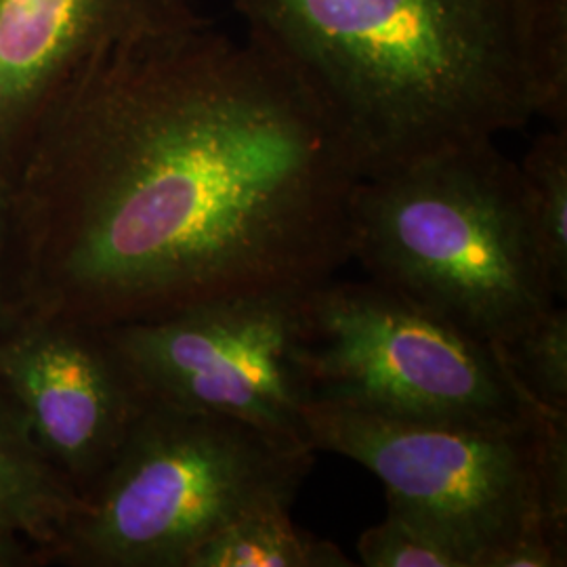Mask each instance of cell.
I'll list each match as a JSON object with an SVG mask.
<instances>
[{
    "label": "cell",
    "mask_w": 567,
    "mask_h": 567,
    "mask_svg": "<svg viewBox=\"0 0 567 567\" xmlns=\"http://www.w3.org/2000/svg\"><path fill=\"white\" fill-rule=\"evenodd\" d=\"M362 171L318 97L208 21L91 63L11 171L21 311L112 328L307 292L351 261Z\"/></svg>",
    "instance_id": "cell-1"
},
{
    "label": "cell",
    "mask_w": 567,
    "mask_h": 567,
    "mask_svg": "<svg viewBox=\"0 0 567 567\" xmlns=\"http://www.w3.org/2000/svg\"><path fill=\"white\" fill-rule=\"evenodd\" d=\"M324 105L362 177L547 116L534 0H231Z\"/></svg>",
    "instance_id": "cell-2"
},
{
    "label": "cell",
    "mask_w": 567,
    "mask_h": 567,
    "mask_svg": "<svg viewBox=\"0 0 567 567\" xmlns=\"http://www.w3.org/2000/svg\"><path fill=\"white\" fill-rule=\"evenodd\" d=\"M351 259L498 347L557 303L519 164L496 140L364 177L351 204Z\"/></svg>",
    "instance_id": "cell-3"
},
{
    "label": "cell",
    "mask_w": 567,
    "mask_h": 567,
    "mask_svg": "<svg viewBox=\"0 0 567 567\" xmlns=\"http://www.w3.org/2000/svg\"><path fill=\"white\" fill-rule=\"evenodd\" d=\"M313 454L299 440L236 419L147 402L42 561L187 567L229 522L290 508Z\"/></svg>",
    "instance_id": "cell-4"
},
{
    "label": "cell",
    "mask_w": 567,
    "mask_h": 567,
    "mask_svg": "<svg viewBox=\"0 0 567 567\" xmlns=\"http://www.w3.org/2000/svg\"><path fill=\"white\" fill-rule=\"evenodd\" d=\"M540 405L513 423H473L311 400L305 442L365 466L383 482L389 513L444 538L466 567H489L527 527L567 534L548 507Z\"/></svg>",
    "instance_id": "cell-5"
},
{
    "label": "cell",
    "mask_w": 567,
    "mask_h": 567,
    "mask_svg": "<svg viewBox=\"0 0 567 567\" xmlns=\"http://www.w3.org/2000/svg\"><path fill=\"white\" fill-rule=\"evenodd\" d=\"M311 400L395 416L513 423L534 398L498 344L377 280L305 292Z\"/></svg>",
    "instance_id": "cell-6"
},
{
    "label": "cell",
    "mask_w": 567,
    "mask_h": 567,
    "mask_svg": "<svg viewBox=\"0 0 567 567\" xmlns=\"http://www.w3.org/2000/svg\"><path fill=\"white\" fill-rule=\"evenodd\" d=\"M105 332L147 402L219 414L307 444L305 292L225 297Z\"/></svg>",
    "instance_id": "cell-7"
},
{
    "label": "cell",
    "mask_w": 567,
    "mask_h": 567,
    "mask_svg": "<svg viewBox=\"0 0 567 567\" xmlns=\"http://www.w3.org/2000/svg\"><path fill=\"white\" fill-rule=\"evenodd\" d=\"M0 386L81 496L147 404L105 328L25 311L0 339Z\"/></svg>",
    "instance_id": "cell-8"
},
{
    "label": "cell",
    "mask_w": 567,
    "mask_h": 567,
    "mask_svg": "<svg viewBox=\"0 0 567 567\" xmlns=\"http://www.w3.org/2000/svg\"><path fill=\"white\" fill-rule=\"evenodd\" d=\"M204 21L196 0H0V164L91 63Z\"/></svg>",
    "instance_id": "cell-9"
},
{
    "label": "cell",
    "mask_w": 567,
    "mask_h": 567,
    "mask_svg": "<svg viewBox=\"0 0 567 567\" xmlns=\"http://www.w3.org/2000/svg\"><path fill=\"white\" fill-rule=\"evenodd\" d=\"M82 496L37 444L18 404L0 386V529L42 550L81 507Z\"/></svg>",
    "instance_id": "cell-10"
},
{
    "label": "cell",
    "mask_w": 567,
    "mask_h": 567,
    "mask_svg": "<svg viewBox=\"0 0 567 567\" xmlns=\"http://www.w3.org/2000/svg\"><path fill=\"white\" fill-rule=\"evenodd\" d=\"M334 543L305 532L290 508L250 511L217 529L187 567H351Z\"/></svg>",
    "instance_id": "cell-11"
},
{
    "label": "cell",
    "mask_w": 567,
    "mask_h": 567,
    "mask_svg": "<svg viewBox=\"0 0 567 567\" xmlns=\"http://www.w3.org/2000/svg\"><path fill=\"white\" fill-rule=\"evenodd\" d=\"M517 164L536 248L559 301L567 295V126H550Z\"/></svg>",
    "instance_id": "cell-12"
},
{
    "label": "cell",
    "mask_w": 567,
    "mask_h": 567,
    "mask_svg": "<svg viewBox=\"0 0 567 567\" xmlns=\"http://www.w3.org/2000/svg\"><path fill=\"white\" fill-rule=\"evenodd\" d=\"M513 377L536 402L567 412V311L559 303L498 347Z\"/></svg>",
    "instance_id": "cell-13"
},
{
    "label": "cell",
    "mask_w": 567,
    "mask_h": 567,
    "mask_svg": "<svg viewBox=\"0 0 567 567\" xmlns=\"http://www.w3.org/2000/svg\"><path fill=\"white\" fill-rule=\"evenodd\" d=\"M358 555L368 567H466L444 538L389 511L381 524L362 532Z\"/></svg>",
    "instance_id": "cell-14"
},
{
    "label": "cell",
    "mask_w": 567,
    "mask_h": 567,
    "mask_svg": "<svg viewBox=\"0 0 567 567\" xmlns=\"http://www.w3.org/2000/svg\"><path fill=\"white\" fill-rule=\"evenodd\" d=\"M532 61L550 126H567V0H534Z\"/></svg>",
    "instance_id": "cell-15"
},
{
    "label": "cell",
    "mask_w": 567,
    "mask_h": 567,
    "mask_svg": "<svg viewBox=\"0 0 567 567\" xmlns=\"http://www.w3.org/2000/svg\"><path fill=\"white\" fill-rule=\"evenodd\" d=\"M566 564L567 534L538 524L527 527L498 550L489 567H564Z\"/></svg>",
    "instance_id": "cell-16"
},
{
    "label": "cell",
    "mask_w": 567,
    "mask_h": 567,
    "mask_svg": "<svg viewBox=\"0 0 567 567\" xmlns=\"http://www.w3.org/2000/svg\"><path fill=\"white\" fill-rule=\"evenodd\" d=\"M13 208L11 173L0 164V339L21 318L20 301L13 286Z\"/></svg>",
    "instance_id": "cell-17"
},
{
    "label": "cell",
    "mask_w": 567,
    "mask_h": 567,
    "mask_svg": "<svg viewBox=\"0 0 567 567\" xmlns=\"http://www.w3.org/2000/svg\"><path fill=\"white\" fill-rule=\"evenodd\" d=\"M44 566L41 548L20 534L0 529V567H37Z\"/></svg>",
    "instance_id": "cell-18"
}]
</instances>
